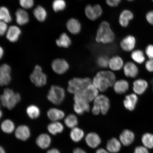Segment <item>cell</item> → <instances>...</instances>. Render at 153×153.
<instances>
[{"mask_svg": "<svg viewBox=\"0 0 153 153\" xmlns=\"http://www.w3.org/2000/svg\"><path fill=\"white\" fill-rule=\"evenodd\" d=\"M116 76L111 70H103L97 72L92 80V83L99 92H104L112 87L116 81Z\"/></svg>", "mask_w": 153, "mask_h": 153, "instance_id": "1", "label": "cell"}, {"mask_svg": "<svg viewBox=\"0 0 153 153\" xmlns=\"http://www.w3.org/2000/svg\"><path fill=\"white\" fill-rule=\"evenodd\" d=\"M116 36L110 25L106 21H102L97 28L95 37V41L102 45H109L114 42Z\"/></svg>", "mask_w": 153, "mask_h": 153, "instance_id": "2", "label": "cell"}, {"mask_svg": "<svg viewBox=\"0 0 153 153\" xmlns=\"http://www.w3.org/2000/svg\"><path fill=\"white\" fill-rule=\"evenodd\" d=\"M21 99V96L19 93H15L13 90L8 88L4 90L1 97L2 105L10 110L14 108L20 102Z\"/></svg>", "mask_w": 153, "mask_h": 153, "instance_id": "3", "label": "cell"}, {"mask_svg": "<svg viewBox=\"0 0 153 153\" xmlns=\"http://www.w3.org/2000/svg\"><path fill=\"white\" fill-rule=\"evenodd\" d=\"M99 93L98 90L91 83L83 90L74 94V101H83L90 103L93 102Z\"/></svg>", "mask_w": 153, "mask_h": 153, "instance_id": "4", "label": "cell"}, {"mask_svg": "<svg viewBox=\"0 0 153 153\" xmlns=\"http://www.w3.org/2000/svg\"><path fill=\"white\" fill-rule=\"evenodd\" d=\"M91 83L92 80L88 77L74 78L68 82V91L70 93L75 94Z\"/></svg>", "mask_w": 153, "mask_h": 153, "instance_id": "5", "label": "cell"}, {"mask_svg": "<svg viewBox=\"0 0 153 153\" xmlns=\"http://www.w3.org/2000/svg\"><path fill=\"white\" fill-rule=\"evenodd\" d=\"M65 92L63 88L58 85H52L47 95V98L50 102L55 105H60L64 100Z\"/></svg>", "mask_w": 153, "mask_h": 153, "instance_id": "6", "label": "cell"}, {"mask_svg": "<svg viewBox=\"0 0 153 153\" xmlns=\"http://www.w3.org/2000/svg\"><path fill=\"white\" fill-rule=\"evenodd\" d=\"M30 81L38 87H42L47 83V76L44 73L41 67L36 65L30 76Z\"/></svg>", "mask_w": 153, "mask_h": 153, "instance_id": "7", "label": "cell"}, {"mask_svg": "<svg viewBox=\"0 0 153 153\" xmlns=\"http://www.w3.org/2000/svg\"><path fill=\"white\" fill-rule=\"evenodd\" d=\"M93 105L96 106L103 115L108 113L110 108V101L108 97L104 94H99L93 101Z\"/></svg>", "mask_w": 153, "mask_h": 153, "instance_id": "8", "label": "cell"}, {"mask_svg": "<svg viewBox=\"0 0 153 153\" xmlns=\"http://www.w3.org/2000/svg\"><path fill=\"white\" fill-rule=\"evenodd\" d=\"M137 43V39L135 36L129 34L122 38L120 42V46L124 51L131 52L135 50Z\"/></svg>", "mask_w": 153, "mask_h": 153, "instance_id": "9", "label": "cell"}, {"mask_svg": "<svg viewBox=\"0 0 153 153\" xmlns=\"http://www.w3.org/2000/svg\"><path fill=\"white\" fill-rule=\"evenodd\" d=\"M134 17V16L132 11L128 9H124L120 13L118 17V23L122 27L127 28Z\"/></svg>", "mask_w": 153, "mask_h": 153, "instance_id": "10", "label": "cell"}, {"mask_svg": "<svg viewBox=\"0 0 153 153\" xmlns=\"http://www.w3.org/2000/svg\"><path fill=\"white\" fill-rule=\"evenodd\" d=\"M51 68L56 74H62L68 71L69 68V65L64 59H56L53 61Z\"/></svg>", "mask_w": 153, "mask_h": 153, "instance_id": "11", "label": "cell"}, {"mask_svg": "<svg viewBox=\"0 0 153 153\" xmlns=\"http://www.w3.org/2000/svg\"><path fill=\"white\" fill-rule=\"evenodd\" d=\"M11 68L9 65L4 64L0 68V84L1 86L8 85L10 83L11 77Z\"/></svg>", "mask_w": 153, "mask_h": 153, "instance_id": "12", "label": "cell"}, {"mask_svg": "<svg viewBox=\"0 0 153 153\" xmlns=\"http://www.w3.org/2000/svg\"><path fill=\"white\" fill-rule=\"evenodd\" d=\"M123 69L124 75L128 78H135L139 74L138 67L134 62H128L125 63Z\"/></svg>", "mask_w": 153, "mask_h": 153, "instance_id": "13", "label": "cell"}, {"mask_svg": "<svg viewBox=\"0 0 153 153\" xmlns=\"http://www.w3.org/2000/svg\"><path fill=\"white\" fill-rule=\"evenodd\" d=\"M138 101V95L133 93L126 96L123 101L126 109L132 111L135 110Z\"/></svg>", "mask_w": 153, "mask_h": 153, "instance_id": "14", "label": "cell"}, {"mask_svg": "<svg viewBox=\"0 0 153 153\" xmlns=\"http://www.w3.org/2000/svg\"><path fill=\"white\" fill-rule=\"evenodd\" d=\"M124 64L121 56L114 55L110 58L108 68L113 72L119 71L123 68Z\"/></svg>", "mask_w": 153, "mask_h": 153, "instance_id": "15", "label": "cell"}, {"mask_svg": "<svg viewBox=\"0 0 153 153\" xmlns=\"http://www.w3.org/2000/svg\"><path fill=\"white\" fill-rule=\"evenodd\" d=\"M148 87V82L144 79L140 78L136 79L133 82V90L134 93L137 95L143 94Z\"/></svg>", "mask_w": 153, "mask_h": 153, "instance_id": "16", "label": "cell"}, {"mask_svg": "<svg viewBox=\"0 0 153 153\" xmlns=\"http://www.w3.org/2000/svg\"><path fill=\"white\" fill-rule=\"evenodd\" d=\"M112 87L114 91L116 94H123L129 90V84L127 80L120 79L116 80Z\"/></svg>", "mask_w": 153, "mask_h": 153, "instance_id": "17", "label": "cell"}, {"mask_svg": "<svg viewBox=\"0 0 153 153\" xmlns=\"http://www.w3.org/2000/svg\"><path fill=\"white\" fill-rule=\"evenodd\" d=\"M29 128L26 125L19 126L15 131V136L17 139L22 141L27 140L30 137Z\"/></svg>", "mask_w": 153, "mask_h": 153, "instance_id": "18", "label": "cell"}, {"mask_svg": "<svg viewBox=\"0 0 153 153\" xmlns=\"http://www.w3.org/2000/svg\"><path fill=\"white\" fill-rule=\"evenodd\" d=\"M135 139L134 134L128 129H125L122 132L120 136V143L124 146H128L133 142Z\"/></svg>", "mask_w": 153, "mask_h": 153, "instance_id": "19", "label": "cell"}, {"mask_svg": "<svg viewBox=\"0 0 153 153\" xmlns=\"http://www.w3.org/2000/svg\"><path fill=\"white\" fill-rule=\"evenodd\" d=\"M87 145L91 148H95L100 145L101 140L99 136L96 133L91 132L88 134L85 137Z\"/></svg>", "mask_w": 153, "mask_h": 153, "instance_id": "20", "label": "cell"}, {"mask_svg": "<svg viewBox=\"0 0 153 153\" xmlns=\"http://www.w3.org/2000/svg\"><path fill=\"white\" fill-rule=\"evenodd\" d=\"M74 109L76 113L82 115L85 112H89L91 109L90 103L81 100L74 101Z\"/></svg>", "mask_w": 153, "mask_h": 153, "instance_id": "21", "label": "cell"}, {"mask_svg": "<svg viewBox=\"0 0 153 153\" xmlns=\"http://www.w3.org/2000/svg\"><path fill=\"white\" fill-rule=\"evenodd\" d=\"M67 28L68 31L73 34H77L81 32L82 25L77 19L71 18L67 23Z\"/></svg>", "mask_w": 153, "mask_h": 153, "instance_id": "22", "label": "cell"}, {"mask_svg": "<svg viewBox=\"0 0 153 153\" xmlns=\"http://www.w3.org/2000/svg\"><path fill=\"white\" fill-rule=\"evenodd\" d=\"M47 114L48 117L53 122L62 120L65 116L64 112L62 110L55 108L50 109L48 111Z\"/></svg>", "mask_w": 153, "mask_h": 153, "instance_id": "23", "label": "cell"}, {"mask_svg": "<svg viewBox=\"0 0 153 153\" xmlns=\"http://www.w3.org/2000/svg\"><path fill=\"white\" fill-rule=\"evenodd\" d=\"M21 33V30L18 27L11 26L7 32V38L11 42H15L18 41Z\"/></svg>", "mask_w": 153, "mask_h": 153, "instance_id": "24", "label": "cell"}, {"mask_svg": "<svg viewBox=\"0 0 153 153\" xmlns=\"http://www.w3.org/2000/svg\"><path fill=\"white\" fill-rule=\"evenodd\" d=\"M121 148V143L120 141L114 137L109 140L107 143V150L111 153L119 152Z\"/></svg>", "mask_w": 153, "mask_h": 153, "instance_id": "25", "label": "cell"}, {"mask_svg": "<svg viewBox=\"0 0 153 153\" xmlns=\"http://www.w3.org/2000/svg\"><path fill=\"white\" fill-rule=\"evenodd\" d=\"M51 142V137L46 134H42L36 139V143L38 146L42 149L48 148Z\"/></svg>", "mask_w": 153, "mask_h": 153, "instance_id": "26", "label": "cell"}, {"mask_svg": "<svg viewBox=\"0 0 153 153\" xmlns=\"http://www.w3.org/2000/svg\"><path fill=\"white\" fill-rule=\"evenodd\" d=\"M131 57L133 62L136 64H141L145 62V53L140 49H135L131 52Z\"/></svg>", "mask_w": 153, "mask_h": 153, "instance_id": "27", "label": "cell"}, {"mask_svg": "<svg viewBox=\"0 0 153 153\" xmlns=\"http://www.w3.org/2000/svg\"><path fill=\"white\" fill-rule=\"evenodd\" d=\"M17 23L20 25H23L27 23L29 21V17L27 13L23 9H19L17 10L15 14Z\"/></svg>", "mask_w": 153, "mask_h": 153, "instance_id": "28", "label": "cell"}, {"mask_svg": "<svg viewBox=\"0 0 153 153\" xmlns=\"http://www.w3.org/2000/svg\"><path fill=\"white\" fill-rule=\"evenodd\" d=\"M47 129L49 132L53 135L62 132L64 129L62 124L58 121L53 122L48 126Z\"/></svg>", "mask_w": 153, "mask_h": 153, "instance_id": "29", "label": "cell"}, {"mask_svg": "<svg viewBox=\"0 0 153 153\" xmlns=\"http://www.w3.org/2000/svg\"><path fill=\"white\" fill-rule=\"evenodd\" d=\"M85 133L83 130L76 127L72 129L70 133L71 138L73 141L76 143L79 142L83 139Z\"/></svg>", "mask_w": 153, "mask_h": 153, "instance_id": "30", "label": "cell"}, {"mask_svg": "<svg viewBox=\"0 0 153 153\" xmlns=\"http://www.w3.org/2000/svg\"><path fill=\"white\" fill-rule=\"evenodd\" d=\"M1 128L4 132L10 134L14 131L15 126L14 122L10 120H5L2 122Z\"/></svg>", "mask_w": 153, "mask_h": 153, "instance_id": "31", "label": "cell"}, {"mask_svg": "<svg viewBox=\"0 0 153 153\" xmlns=\"http://www.w3.org/2000/svg\"><path fill=\"white\" fill-rule=\"evenodd\" d=\"M56 43L57 45L59 47L67 48L71 45V41L66 33H63L59 39L56 40Z\"/></svg>", "mask_w": 153, "mask_h": 153, "instance_id": "32", "label": "cell"}, {"mask_svg": "<svg viewBox=\"0 0 153 153\" xmlns=\"http://www.w3.org/2000/svg\"><path fill=\"white\" fill-rule=\"evenodd\" d=\"M78 123V119L75 114H69L64 120V123L67 127L73 129L76 127Z\"/></svg>", "mask_w": 153, "mask_h": 153, "instance_id": "33", "label": "cell"}, {"mask_svg": "<svg viewBox=\"0 0 153 153\" xmlns=\"http://www.w3.org/2000/svg\"><path fill=\"white\" fill-rule=\"evenodd\" d=\"M33 14L39 22H43L47 18L46 11L45 9L41 6H38L34 10Z\"/></svg>", "mask_w": 153, "mask_h": 153, "instance_id": "34", "label": "cell"}, {"mask_svg": "<svg viewBox=\"0 0 153 153\" xmlns=\"http://www.w3.org/2000/svg\"><path fill=\"white\" fill-rule=\"evenodd\" d=\"M26 111L29 117L32 119H36L40 116V110L36 105H30L28 106Z\"/></svg>", "mask_w": 153, "mask_h": 153, "instance_id": "35", "label": "cell"}, {"mask_svg": "<svg viewBox=\"0 0 153 153\" xmlns=\"http://www.w3.org/2000/svg\"><path fill=\"white\" fill-rule=\"evenodd\" d=\"M141 141L143 145L147 149L153 148V134L146 133L143 135Z\"/></svg>", "mask_w": 153, "mask_h": 153, "instance_id": "36", "label": "cell"}, {"mask_svg": "<svg viewBox=\"0 0 153 153\" xmlns=\"http://www.w3.org/2000/svg\"><path fill=\"white\" fill-rule=\"evenodd\" d=\"M0 19L1 21L6 23L10 22L12 19L8 9L6 7H2L0 9Z\"/></svg>", "mask_w": 153, "mask_h": 153, "instance_id": "37", "label": "cell"}, {"mask_svg": "<svg viewBox=\"0 0 153 153\" xmlns=\"http://www.w3.org/2000/svg\"><path fill=\"white\" fill-rule=\"evenodd\" d=\"M110 58L106 55H102L97 57V64L100 68H108Z\"/></svg>", "mask_w": 153, "mask_h": 153, "instance_id": "38", "label": "cell"}, {"mask_svg": "<svg viewBox=\"0 0 153 153\" xmlns=\"http://www.w3.org/2000/svg\"><path fill=\"white\" fill-rule=\"evenodd\" d=\"M85 16L88 20L91 21H95L97 20L94 11L93 5L88 4L85 8Z\"/></svg>", "mask_w": 153, "mask_h": 153, "instance_id": "39", "label": "cell"}, {"mask_svg": "<svg viewBox=\"0 0 153 153\" xmlns=\"http://www.w3.org/2000/svg\"><path fill=\"white\" fill-rule=\"evenodd\" d=\"M66 7V3L64 0H54L53 2V8L55 12L63 10Z\"/></svg>", "mask_w": 153, "mask_h": 153, "instance_id": "40", "label": "cell"}, {"mask_svg": "<svg viewBox=\"0 0 153 153\" xmlns=\"http://www.w3.org/2000/svg\"><path fill=\"white\" fill-rule=\"evenodd\" d=\"M20 4L23 8L29 9L33 6V0H19Z\"/></svg>", "mask_w": 153, "mask_h": 153, "instance_id": "41", "label": "cell"}, {"mask_svg": "<svg viewBox=\"0 0 153 153\" xmlns=\"http://www.w3.org/2000/svg\"><path fill=\"white\" fill-rule=\"evenodd\" d=\"M94 11L97 19L100 18L103 14V9L101 5L99 4H96L93 5Z\"/></svg>", "mask_w": 153, "mask_h": 153, "instance_id": "42", "label": "cell"}, {"mask_svg": "<svg viewBox=\"0 0 153 153\" xmlns=\"http://www.w3.org/2000/svg\"><path fill=\"white\" fill-rule=\"evenodd\" d=\"M122 1V0H105L106 4L111 7H117L121 3Z\"/></svg>", "mask_w": 153, "mask_h": 153, "instance_id": "43", "label": "cell"}, {"mask_svg": "<svg viewBox=\"0 0 153 153\" xmlns=\"http://www.w3.org/2000/svg\"><path fill=\"white\" fill-rule=\"evenodd\" d=\"M145 53L149 59H153V45L147 46L145 49Z\"/></svg>", "mask_w": 153, "mask_h": 153, "instance_id": "44", "label": "cell"}, {"mask_svg": "<svg viewBox=\"0 0 153 153\" xmlns=\"http://www.w3.org/2000/svg\"><path fill=\"white\" fill-rule=\"evenodd\" d=\"M7 27L6 23L1 21L0 22V34L1 36L4 35L7 31Z\"/></svg>", "mask_w": 153, "mask_h": 153, "instance_id": "45", "label": "cell"}, {"mask_svg": "<svg viewBox=\"0 0 153 153\" xmlns=\"http://www.w3.org/2000/svg\"><path fill=\"white\" fill-rule=\"evenodd\" d=\"M145 68L148 71L153 72V59H149L145 64Z\"/></svg>", "mask_w": 153, "mask_h": 153, "instance_id": "46", "label": "cell"}, {"mask_svg": "<svg viewBox=\"0 0 153 153\" xmlns=\"http://www.w3.org/2000/svg\"><path fill=\"white\" fill-rule=\"evenodd\" d=\"M147 22L149 24L153 26V10L148 11L146 15Z\"/></svg>", "mask_w": 153, "mask_h": 153, "instance_id": "47", "label": "cell"}, {"mask_svg": "<svg viewBox=\"0 0 153 153\" xmlns=\"http://www.w3.org/2000/svg\"><path fill=\"white\" fill-rule=\"evenodd\" d=\"M134 153H149V152L146 147L139 146L135 148Z\"/></svg>", "mask_w": 153, "mask_h": 153, "instance_id": "48", "label": "cell"}, {"mask_svg": "<svg viewBox=\"0 0 153 153\" xmlns=\"http://www.w3.org/2000/svg\"><path fill=\"white\" fill-rule=\"evenodd\" d=\"M73 153H87L81 148H76L74 149Z\"/></svg>", "mask_w": 153, "mask_h": 153, "instance_id": "49", "label": "cell"}, {"mask_svg": "<svg viewBox=\"0 0 153 153\" xmlns=\"http://www.w3.org/2000/svg\"><path fill=\"white\" fill-rule=\"evenodd\" d=\"M96 153H111L108 152V150H105L104 149H98Z\"/></svg>", "mask_w": 153, "mask_h": 153, "instance_id": "50", "label": "cell"}, {"mask_svg": "<svg viewBox=\"0 0 153 153\" xmlns=\"http://www.w3.org/2000/svg\"><path fill=\"white\" fill-rule=\"evenodd\" d=\"M47 153H60L56 149H52L48 151Z\"/></svg>", "mask_w": 153, "mask_h": 153, "instance_id": "51", "label": "cell"}, {"mask_svg": "<svg viewBox=\"0 0 153 153\" xmlns=\"http://www.w3.org/2000/svg\"><path fill=\"white\" fill-rule=\"evenodd\" d=\"M4 54V51L3 49L1 47V48H0V57H1V58L2 57L3 55Z\"/></svg>", "mask_w": 153, "mask_h": 153, "instance_id": "52", "label": "cell"}, {"mask_svg": "<svg viewBox=\"0 0 153 153\" xmlns=\"http://www.w3.org/2000/svg\"><path fill=\"white\" fill-rule=\"evenodd\" d=\"M0 153H6L3 147H1L0 148Z\"/></svg>", "mask_w": 153, "mask_h": 153, "instance_id": "53", "label": "cell"}, {"mask_svg": "<svg viewBox=\"0 0 153 153\" xmlns=\"http://www.w3.org/2000/svg\"><path fill=\"white\" fill-rule=\"evenodd\" d=\"M127 1H129V2H131V1H135V0H127Z\"/></svg>", "mask_w": 153, "mask_h": 153, "instance_id": "54", "label": "cell"}, {"mask_svg": "<svg viewBox=\"0 0 153 153\" xmlns=\"http://www.w3.org/2000/svg\"><path fill=\"white\" fill-rule=\"evenodd\" d=\"M2 115V111H1V115H0V116H1V117Z\"/></svg>", "mask_w": 153, "mask_h": 153, "instance_id": "55", "label": "cell"}, {"mask_svg": "<svg viewBox=\"0 0 153 153\" xmlns=\"http://www.w3.org/2000/svg\"><path fill=\"white\" fill-rule=\"evenodd\" d=\"M152 1H153V0H152Z\"/></svg>", "mask_w": 153, "mask_h": 153, "instance_id": "56", "label": "cell"}]
</instances>
